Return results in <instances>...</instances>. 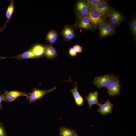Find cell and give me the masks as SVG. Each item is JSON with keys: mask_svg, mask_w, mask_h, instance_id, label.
I'll return each instance as SVG.
<instances>
[{"mask_svg": "<svg viewBox=\"0 0 136 136\" xmlns=\"http://www.w3.org/2000/svg\"><path fill=\"white\" fill-rule=\"evenodd\" d=\"M44 55L48 58L51 59L55 57L57 55V52L55 48L52 46L47 45L44 46Z\"/></svg>", "mask_w": 136, "mask_h": 136, "instance_id": "9a60e30c", "label": "cell"}, {"mask_svg": "<svg viewBox=\"0 0 136 136\" xmlns=\"http://www.w3.org/2000/svg\"><path fill=\"white\" fill-rule=\"evenodd\" d=\"M0 136H5V131L3 127L0 122Z\"/></svg>", "mask_w": 136, "mask_h": 136, "instance_id": "d4e9b609", "label": "cell"}, {"mask_svg": "<svg viewBox=\"0 0 136 136\" xmlns=\"http://www.w3.org/2000/svg\"><path fill=\"white\" fill-rule=\"evenodd\" d=\"M61 34L66 41H69L74 38L75 31L73 28L71 26H65L62 30Z\"/></svg>", "mask_w": 136, "mask_h": 136, "instance_id": "8fae6325", "label": "cell"}, {"mask_svg": "<svg viewBox=\"0 0 136 136\" xmlns=\"http://www.w3.org/2000/svg\"><path fill=\"white\" fill-rule=\"evenodd\" d=\"M3 101V97L2 94H1V91L0 90V110L2 108V101Z\"/></svg>", "mask_w": 136, "mask_h": 136, "instance_id": "484cf974", "label": "cell"}, {"mask_svg": "<svg viewBox=\"0 0 136 136\" xmlns=\"http://www.w3.org/2000/svg\"><path fill=\"white\" fill-rule=\"evenodd\" d=\"M98 93L96 91L93 92H90L88 95L86 97V99L88 104L89 107L90 109L92 106L94 105H98L99 107L101 105L99 102L98 96Z\"/></svg>", "mask_w": 136, "mask_h": 136, "instance_id": "4fadbf2b", "label": "cell"}, {"mask_svg": "<svg viewBox=\"0 0 136 136\" xmlns=\"http://www.w3.org/2000/svg\"><path fill=\"white\" fill-rule=\"evenodd\" d=\"M14 8L13 1L11 0L7 8L6 12V16L7 20L4 26L1 30L0 32L3 28L6 27L7 23L11 20V17L13 12Z\"/></svg>", "mask_w": 136, "mask_h": 136, "instance_id": "e0dca14e", "label": "cell"}, {"mask_svg": "<svg viewBox=\"0 0 136 136\" xmlns=\"http://www.w3.org/2000/svg\"><path fill=\"white\" fill-rule=\"evenodd\" d=\"M68 81L70 82L74 86V87L71 89V91L73 94L76 104L79 106H82L84 99L78 91L77 82L76 81L75 82V85H74L71 82V81Z\"/></svg>", "mask_w": 136, "mask_h": 136, "instance_id": "7c38bea8", "label": "cell"}, {"mask_svg": "<svg viewBox=\"0 0 136 136\" xmlns=\"http://www.w3.org/2000/svg\"><path fill=\"white\" fill-rule=\"evenodd\" d=\"M108 22L115 28L121 23L123 19L122 15L119 12L112 10L108 16Z\"/></svg>", "mask_w": 136, "mask_h": 136, "instance_id": "9c48e42d", "label": "cell"}, {"mask_svg": "<svg viewBox=\"0 0 136 136\" xmlns=\"http://www.w3.org/2000/svg\"><path fill=\"white\" fill-rule=\"evenodd\" d=\"M29 94L16 90H5L2 94L3 101L8 102L11 101L16 99L18 97L25 96L27 97Z\"/></svg>", "mask_w": 136, "mask_h": 136, "instance_id": "5b68a950", "label": "cell"}, {"mask_svg": "<svg viewBox=\"0 0 136 136\" xmlns=\"http://www.w3.org/2000/svg\"><path fill=\"white\" fill-rule=\"evenodd\" d=\"M73 48L77 53H81L82 51V48L80 45H76L73 46Z\"/></svg>", "mask_w": 136, "mask_h": 136, "instance_id": "603a6c76", "label": "cell"}, {"mask_svg": "<svg viewBox=\"0 0 136 136\" xmlns=\"http://www.w3.org/2000/svg\"><path fill=\"white\" fill-rule=\"evenodd\" d=\"M56 87L54 86L52 89L48 90L39 89L37 88H33V90L27 97L26 99L29 103H32L43 97L46 94L55 90Z\"/></svg>", "mask_w": 136, "mask_h": 136, "instance_id": "3957f363", "label": "cell"}, {"mask_svg": "<svg viewBox=\"0 0 136 136\" xmlns=\"http://www.w3.org/2000/svg\"><path fill=\"white\" fill-rule=\"evenodd\" d=\"M92 8L98 11L106 17H108L112 10L109 7L107 2L106 1L100 2L91 9Z\"/></svg>", "mask_w": 136, "mask_h": 136, "instance_id": "30bf717a", "label": "cell"}, {"mask_svg": "<svg viewBox=\"0 0 136 136\" xmlns=\"http://www.w3.org/2000/svg\"><path fill=\"white\" fill-rule=\"evenodd\" d=\"M99 27V35L101 38L112 35L115 31V28L106 21L103 23Z\"/></svg>", "mask_w": 136, "mask_h": 136, "instance_id": "52a82bcc", "label": "cell"}, {"mask_svg": "<svg viewBox=\"0 0 136 136\" xmlns=\"http://www.w3.org/2000/svg\"><path fill=\"white\" fill-rule=\"evenodd\" d=\"M121 87L118 77L116 76L107 88L109 95L114 96L119 95Z\"/></svg>", "mask_w": 136, "mask_h": 136, "instance_id": "ba28073f", "label": "cell"}, {"mask_svg": "<svg viewBox=\"0 0 136 136\" xmlns=\"http://www.w3.org/2000/svg\"><path fill=\"white\" fill-rule=\"evenodd\" d=\"M113 107L111 101L107 100L105 103L101 105L97 111L102 115H106L112 112Z\"/></svg>", "mask_w": 136, "mask_h": 136, "instance_id": "5bb4252c", "label": "cell"}, {"mask_svg": "<svg viewBox=\"0 0 136 136\" xmlns=\"http://www.w3.org/2000/svg\"><path fill=\"white\" fill-rule=\"evenodd\" d=\"M59 132L60 136H74L77 134L75 130L64 127H60Z\"/></svg>", "mask_w": 136, "mask_h": 136, "instance_id": "d6986e66", "label": "cell"}, {"mask_svg": "<svg viewBox=\"0 0 136 136\" xmlns=\"http://www.w3.org/2000/svg\"><path fill=\"white\" fill-rule=\"evenodd\" d=\"M75 26L78 28L89 30H94L96 27L92 24L87 16L77 17Z\"/></svg>", "mask_w": 136, "mask_h": 136, "instance_id": "277c9868", "label": "cell"}, {"mask_svg": "<svg viewBox=\"0 0 136 136\" xmlns=\"http://www.w3.org/2000/svg\"><path fill=\"white\" fill-rule=\"evenodd\" d=\"M115 77V75L112 74L96 76L95 77L93 83L98 88H107Z\"/></svg>", "mask_w": 136, "mask_h": 136, "instance_id": "6da1fadb", "label": "cell"}, {"mask_svg": "<svg viewBox=\"0 0 136 136\" xmlns=\"http://www.w3.org/2000/svg\"><path fill=\"white\" fill-rule=\"evenodd\" d=\"M75 12L77 17L87 16L90 9L85 1H78L76 3Z\"/></svg>", "mask_w": 136, "mask_h": 136, "instance_id": "8992f818", "label": "cell"}, {"mask_svg": "<svg viewBox=\"0 0 136 136\" xmlns=\"http://www.w3.org/2000/svg\"><path fill=\"white\" fill-rule=\"evenodd\" d=\"M69 53L70 55L71 56H75L77 53L75 50L72 48H71L69 50Z\"/></svg>", "mask_w": 136, "mask_h": 136, "instance_id": "cb8c5ba5", "label": "cell"}, {"mask_svg": "<svg viewBox=\"0 0 136 136\" xmlns=\"http://www.w3.org/2000/svg\"><path fill=\"white\" fill-rule=\"evenodd\" d=\"M13 58L23 59L34 58L35 57L31 49H30L22 53L17 55Z\"/></svg>", "mask_w": 136, "mask_h": 136, "instance_id": "ffe728a7", "label": "cell"}, {"mask_svg": "<svg viewBox=\"0 0 136 136\" xmlns=\"http://www.w3.org/2000/svg\"><path fill=\"white\" fill-rule=\"evenodd\" d=\"M6 58L7 57L2 56H1L0 55V60L3 59H5V58Z\"/></svg>", "mask_w": 136, "mask_h": 136, "instance_id": "4316f807", "label": "cell"}, {"mask_svg": "<svg viewBox=\"0 0 136 136\" xmlns=\"http://www.w3.org/2000/svg\"><path fill=\"white\" fill-rule=\"evenodd\" d=\"M105 1L103 0H88L85 1L90 9L99 3Z\"/></svg>", "mask_w": 136, "mask_h": 136, "instance_id": "7402d4cb", "label": "cell"}, {"mask_svg": "<svg viewBox=\"0 0 136 136\" xmlns=\"http://www.w3.org/2000/svg\"><path fill=\"white\" fill-rule=\"evenodd\" d=\"M58 35L55 30L51 29L48 32L45 39L52 45L56 41Z\"/></svg>", "mask_w": 136, "mask_h": 136, "instance_id": "ac0fdd59", "label": "cell"}, {"mask_svg": "<svg viewBox=\"0 0 136 136\" xmlns=\"http://www.w3.org/2000/svg\"><path fill=\"white\" fill-rule=\"evenodd\" d=\"M74 136H77V134L74 135Z\"/></svg>", "mask_w": 136, "mask_h": 136, "instance_id": "83f0119b", "label": "cell"}, {"mask_svg": "<svg viewBox=\"0 0 136 136\" xmlns=\"http://www.w3.org/2000/svg\"><path fill=\"white\" fill-rule=\"evenodd\" d=\"M92 23L95 27H99L106 21V17L100 12L94 9H90L87 15Z\"/></svg>", "mask_w": 136, "mask_h": 136, "instance_id": "7a4b0ae2", "label": "cell"}, {"mask_svg": "<svg viewBox=\"0 0 136 136\" xmlns=\"http://www.w3.org/2000/svg\"><path fill=\"white\" fill-rule=\"evenodd\" d=\"M31 49L35 58L41 57L44 54V46L40 44H37L34 45Z\"/></svg>", "mask_w": 136, "mask_h": 136, "instance_id": "2e32d148", "label": "cell"}, {"mask_svg": "<svg viewBox=\"0 0 136 136\" xmlns=\"http://www.w3.org/2000/svg\"><path fill=\"white\" fill-rule=\"evenodd\" d=\"M131 30L133 36H136V19L134 18L132 19L130 23Z\"/></svg>", "mask_w": 136, "mask_h": 136, "instance_id": "44dd1931", "label": "cell"}]
</instances>
